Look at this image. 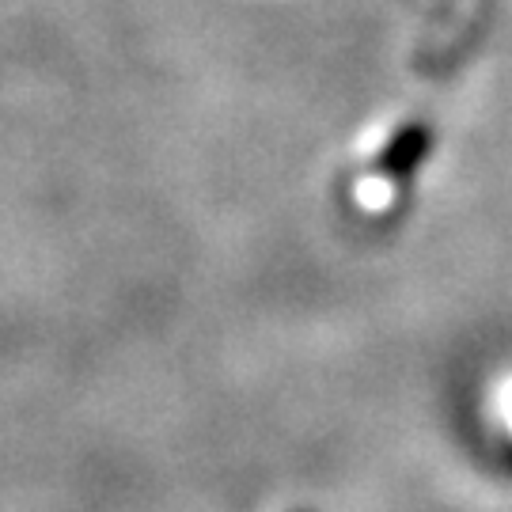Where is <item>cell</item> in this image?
Segmentation results:
<instances>
[{
	"instance_id": "6da1fadb",
	"label": "cell",
	"mask_w": 512,
	"mask_h": 512,
	"mask_svg": "<svg viewBox=\"0 0 512 512\" xmlns=\"http://www.w3.org/2000/svg\"><path fill=\"white\" fill-rule=\"evenodd\" d=\"M421 148H425V133L421 129H399V137L391 141V145L384 148V164L368 167L365 175L357 179V186H353V194H357V205L365 209V213H384V209H391L395 205V198H399V190H403V179L406 171L418 164Z\"/></svg>"
}]
</instances>
